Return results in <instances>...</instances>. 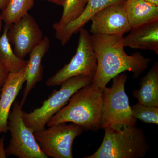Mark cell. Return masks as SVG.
<instances>
[{"mask_svg": "<svg viewBox=\"0 0 158 158\" xmlns=\"http://www.w3.org/2000/svg\"><path fill=\"white\" fill-rule=\"evenodd\" d=\"M84 131L73 123H61L34 133L40 149L48 157L73 158V141Z\"/></svg>", "mask_w": 158, "mask_h": 158, "instance_id": "obj_8", "label": "cell"}, {"mask_svg": "<svg viewBox=\"0 0 158 158\" xmlns=\"http://www.w3.org/2000/svg\"><path fill=\"white\" fill-rule=\"evenodd\" d=\"M139 89L133 95L141 104L158 107V63L155 62L146 74L141 79Z\"/></svg>", "mask_w": 158, "mask_h": 158, "instance_id": "obj_16", "label": "cell"}, {"mask_svg": "<svg viewBox=\"0 0 158 158\" xmlns=\"http://www.w3.org/2000/svg\"><path fill=\"white\" fill-rule=\"evenodd\" d=\"M127 79L126 73L119 74L112 79L113 84L110 88L106 87L103 89L104 113L102 128L135 126L137 119L133 115L125 90Z\"/></svg>", "mask_w": 158, "mask_h": 158, "instance_id": "obj_4", "label": "cell"}, {"mask_svg": "<svg viewBox=\"0 0 158 158\" xmlns=\"http://www.w3.org/2000/svg\"><path fill=\"white\" fill-rule=\"evenodd\" d=\"M15 54L24 59L43 39V34L36 20L29 13L10 26L7 33Z\"/></svg>", "mask_w": 158, "mask_h": 158, "instance_id": "obj_9", "label": "cell"}, {"mask_svg": "<svg viewBox=\"0 0 158 158\" xmlns=\"http://www.w3.org/2000/svg\"><path fill=\"white\" fill-rule=\"evenodd\" d=\"M88 0H65L62 16L58 22L53 25L56 31H59L78 18L85 10Z\"/></svg>", "mask_w": 158, "mask_h": 158, "instance_id": "obj_19", "label": "cell"}, {"mask_svg": "<svg viewBox=\"0 0 158 158\" xmlns=\"http://www.w3.org/2000/svg\"><path fill=\"white\" fill-rule=\"evenodd\" d=\"M93 79L87 76H78L64 82L59 90L55 89L48 98L43 102L40 107L31 113L23 111V119L26 125L34 133L44 129L51 117L67 104L74 94L91 84Z\"/></svg>", "mask_w": 158, "mask_h": 158, "instance_id": "obj_5", "label": "cell"}, {"mask_svg": "<svg viewBox=\"0 0 158 158\" xmlns=\"http://www.w3.org/2000/svg\"><path fill=\"white\" fill-rule=\"evenodd\" d=\"M5 139V136L0 138V158H6L7 157L6 149L5 148V147H4Z\"/></svg>", "mask_w": 158, "mask_h": 158, "instance_id": "obj_22", "label": "cell"}, {"mask_svg": "<svg viewBox=\"0 0 158 158\" xmlns=\"http://www.w3.org/2000/svg\"><path fill=\"white\" fill-rule=\"evenodd\" d=\"M69 102L51 117L48 126L70 122L85 131L95 132L102 128L103 121L102 91L95 90L91 84L74 94Z\"/></svg>", "mask_w": 158, "mask_h": 158, "instance_id": "obj_2", "label": "cell"}, {"mask_svg": "<svg viewBox=\"0 0 158 158\" xmlns=\"http://www.w3.org/2000/svg\"><path fill=\"white\" fill-rule=\"evenodd\" d=\"M34 0H9L1 13L5 25L10 26L28 13L33 8Z\"/></svg>", "mask_w": 158, "mask_h": 158, "instance_id": "obj_18", "label": "cell"}, {"mask_svg": "<svg viewBox=\"0 0 158 158\" xmlns=\"http://www.w3.org/2000/svg\"><path fill=\"white\" fill-rule=\"evenodd\" d=\"M76 52L70 62L48 79V87L60 86L71 78L87 76L94 78L96 73L97 59L91 41V35L85 28L80 29Z\"/></svg>", "mask_w": 158, "mask_h": 158, "instance_id": "obj_6", "label": "cell"}, {"mask_svg": "<svg viewBox=\"0 0 158 158\" xmlns=\"http://www.w3.org/2000/svg\"><path fill=\"white\" fill-rule=\"evenodd\" d=\"M2 16L1 14H0V32H1V30L2 28Z\"/></svg>", "mask_w": 158, "mask_h": 158, "instance_id": "obj_26", "label": "cell"}, {"mask_svg": "<svg viewBox=\"0 0 158 158\" xmlns=\"http://www.w3.org/2000/svg\"><path fill=\"white\" fill-rule=\"evenodd\" d=\"M27 69L10 73L0 93V134L8 130V120L11 106L26 82Z\"/></svg>", "mask_w": 158, "mask_h": 158, "instance_id": "obj_11", "label": "cell"}, {"mask_svg": "<svg viewBox=\"0 0 158 158\" xmlns=\"http://www.w3.org/2000/svg\"><path fill=\"white\" fill-rule=\"evenodd\" d=\"M153 6H158V0H145Z\"/></svg>", "mask_w": 158, "mask_h": 158, "instance_id": "obj_25", "label": "cell"}, {"mask_svg": "<svg viewBox=\"0 0 158 158\" xmlns=\"http://www.w3.org/2000/svg\"><path fill=\"white\" fill-rule=\"evenodd\" d=\"M44 1H48L49 2L54 3L58 6H62L63 5L65 0H44Z\"/></svg>", "mask_w": 158, "mask_h": 158, "instance_id": "obj_23", "label": "cell"}, {"mask_svg": "<svg viewBox=\"0 0 158 158\" xmlns=\"http://www.w3.org/2000/svg\"><path fill=\"white\" fill-rule=\"evenodd\" d=\"M9 0H0V10L2 11L6 8Z\"/></svg>", "mask_w": 158, "mask_h": 158, "instance_id": "obj_24", "label": "cell"}, {"mask_svg": "<svg viewBox=\"0 0 158 158\" xmlns=\"http://www.w3.org/2000/svg\"><path fill=\"white\" fill-rule=\"evenodd\" d=\"M101 145L84 158H143L149 148L143 130L135 126L106 127Z\"/></svg>", "mask_w": 158, "mask_h": 158, "instance_id": "obj_3", "label": "cell"}, {"mask_svg": "<svg viewBox=\"0 0 158 158\" xmlns=\"http://www.w3.org/2000/svg\"><path fill=\"white\" fill-rule=\"evenodd\" d=\"M90 32L100 35H123L131 31V27L123 4L106 7L91 19Z\"/></svg>", "mask_w": 158, "mask_h": 158, "instance_id": "obj_10", "label": "cell"}, {"mask_svg": "<svg viewBox=\"0 0 158 158\" xmlns=\"http://www.w3.org/2000/svg\"><path fill=\"white\" fill-rule=\"evenodd\" d=\"M10 26L5 25L3 34L0 36V59L10 73H15L25 68L28 61L19 58L11 48V44L7 37V33Z\"/></svg>", "mask_w": 158, "mask_h": 158, "instance_id": "obj_17", "label": "cell"}, {"mask_svg": "<svg viewBox=\"0 0 158 158\" xmlns=\"http://www.w3.org/2000/svg\"><path fill=\"white\" fill-rule=\"evenodd\" d=\"M10 72L6 65L0 59V89H1L8 79Z\"/></svg>", "mask_w": 158, "mask_h": 158, "instance_id": "obj_21", "label": "cell"}, {"mask_svg": "<svg viewBox=\"0 0 158 158\" xmlns=\"http://www.w3.org/2000/svg\"><path fill=\"white\" fill-rule=\"evenodd\" d=\"M123 7L131 29L158 20V6L145 0H126Z\"/></svg>", "mask_w": 158, "mask_h": 158, "instance_id": "obj_15", "label": "cell"}, {"mask_svg": "<svg viewBox=\"0 0 158 158\" xmlns=\"http://www.w3.org/2000/svg\"><path fill=\"white\" fill-rule=\"evenodd\" d=\"M2 89V88H1ZM1 89H0V93H1Z\"/></svg>", "mask_w": 158, "mask_h": 158, "instance_id": "obj_27", "label": "cell"}, {"mask_svg": "<svg viewBox=\"0 0 158 158\" xmlns=\"http://www.w3.org/2000/svg\"><path fill=\"white\" fill-rule=\"evenodd\" d=\"M91 39L97 63L91 83L95 90L102 91L113 78L127 71L133 72L134 78H137L151 62L138 52L127 55L123 35L92 34Z\"/></svg>", "mask_w": 158, "mask_h": 158, "instance_id": "obj_1", "label": "cell"}, {"mask_svg": "<svg viewBox=\"0 0 158 158\" xmlns=\"http://www.w3.org/2000/svg\"><path fill=\"white\" fill-rule=\"evenodd\" d=\"M133 115L145 123L158 124V107L138 103L131 107Z\"/></svg>", "mask_w": 158, "mask_h": 158, "instance_id": "obj_20", "label": "cell"}, {"mask_svg": "<svg viewBox=\"0 0 158 158\" xmlns=\"http://www.w3.org/2000/svg\"><path fill=\"white\" fill-rule=\"evenodd\" d=\"M50 47V41L48 37H44L41 42L37 46L30 54V58L26 66V87L23 92V97L20 104H24L27 97L31 90L40 82L43 76L44 67L42 61L44 57Z\"/></svg>", "mask_w": 158, "mask_h": 158, "instance_id": "obj_13", "label": "cell"}, {"mask_svg": "<svg viewBox=\"0 0 158 158\" xmlns=\"http://www.w3.org/2000/svg\"><path fill=\"white\" fill-rule=\"evenodd\" d=\"M22 107L17 101L14 102L9 116L8 130L11 138L6 148V156L19 158H48L40 147L34 133L24 122Z\"/></svg>", "mask_w": 158, "mask_h": 158, "instance_id": "obj_7", "label": "cell"}, {"mask_svg": "<svg viewBox=\"0 0 158 158\" xmlns=\"http://www.w3.org/2000/svg\"><path fill=\"white\" fill-rule=\"evenodd\" d=\"M126 0H88L85 10L78 18L69 23L63 28L56 31V38L65 45L74 34H77L80 29L102 9L117 4H123Z\"/></svg>", "mask_w": 158, "mask_h": 158, "instance_id": "obj_12", "label": "cell"}, {"mask_svg": "<svg viewBox=\"0 0 158 158\" xmlns=\"http://www.w3.org/2000/svg\"><path fill=\"white\" fill-rule=\"evenodd\" d=\"M123 37L125 47L154 51L158 54V20L131 29Z\"/></svg>", "mask_w": 158, "mask_h": 158, "instance_id": "obj_14", "label": "cell"}]
</instances>
